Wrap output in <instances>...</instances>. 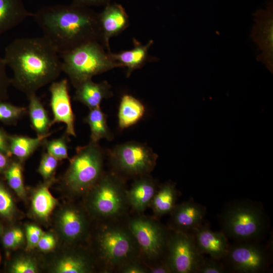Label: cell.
Here are the masks:
<instances>
[{"label": "cell", "instance_id": "12", "mask_svg": "<svg viewBox=\"0 0 273 273\" xmlns=\"http://www.w3.org/2000/svg\"><path fill=\"white\" fill-rule=\"evenodd\" d=\"M254 24L250 36L261 53L257 59L271 73L273 70V2L270 0L265 8L254 14Z\"/></svg>", "mask_w": 273, "mask_h": 273}, {"label": "cell", "instance_id": "17", "mask_svg": "<svg viewBox=\"0 0 273 273\" xmlns=\"http://www.w3.org/2000/svg\"><path fill=\"white\" fill-rule=\"evenodd\" d=\"M158 188L157 182L149 174L135 178L127 190L128 206L136 212H143L150 205Z\"/></svg>", "mask_w": 273, "mask_h": 273}, {"label": "cell", "instance_id": "6", "mask_svg": "<svg viewBox=\"0 0 273 273\" xmlns=\"http://www.w3.org/2000/svg\"><path fill=\"white\" fill-rule=\"evenodd\" d=\"M104 151L99 142L90 141L77 147L63 177L65 186L74 194L88 192L104 173Z\"/></svg>", "mask_w": 273, "mask_h": 273}, {"label": "cell", "instance_id": "44", "mask_svg": "<svg viewBox=\"0 0 273 273\" xmlns=\"http://www.w3.org/2000/svg\"><path fill=\"white\" fill-rule=\"evenodd\" d=\"M10 157L0 152V173H4L7 168L11 161Z\"/></svg>", "mask_w": 273, "mask_h": 273}, {"label": "cell", "instance_id": "9", "mask_svg": "<svg viewBox=\"0 0 273 273\" xmlns=\"http://www.w3.org/2000/svg\"><path fill=\"white\" fill-rule=\"evenodd\" d=\"M128 227L144 258L156 262L164 258L169 234L156 219L142 215L130 218Z\"/></svg>", "mask_w": 273, "mask_h": 273}, {"label": "cell", "instance_id": "29", "mask_svg": "<svg viewBox=\"0 0 273 273\" xmlns=\"http://www.w3.org/2000/svg\"><path fill=\"white\" fill-rule=\"evenodd\" d=\"M21 163L18 160L11 161L4 173L10 188L18 196L23 198L25 196L26 192Z\"/></svg>", "mask_w": 273, "mask_h": 273}, {"label": "cell", "instance_id": "35", "mask_svg": "<svg viewBox=\"0 0 273 273\" xmlns=\"http://www.w3.org/2000/svg\"><path fill=\"white\" fill-rule=\"evenodd\" d=\"M9 270L13 273H35L38 269L33 260L28 257H21L11 263Z\"/></svg>", "mask_w": 273, "mask_h": 273}, {"label": "cell", "instance_id": "2", "mask_svg": "<svg viewBox=\"0 0 273 273\" xmlns=\"http://www.w3.org/2000/svg\"><path fill=\"white\" fill-rule=\"evenodd\" d=\"M32 17L59 55L89 41H102L99 14L88 7L47 5Z\"/></svg>", "mask_w": 273, "mask_h": 273}, {"label": "cell", "instance_id": "18", "mask_svg": "<svg viewBox=\"0 0 273 273\" xmlns=\"http://www.w3.org/2000/svg\"><path fill=\"white\" fill-rule=\"evenodd\" d=\"M58 224L64 238L69 242H75L84 235L87 221L81 210L74 206H69L60 212Z\"/></svg>", "mask_w": 273, "mask_h": 273}, {"label": "cell", "instance_id": "22", "mask_svg": "<svg viewBox=\"0 0 273 273\" xmlns=\"http://www.w3.org/2000/svg\"><path fill=\"white\" fill-rule=\"evenodd\" d=\"M145 107L138 99L129 95L121 99L118 113V126L123 129L137 123L144 116Z\"/></svg>", "mask_w": 273, "mask_h": 273}, {"label": "cell", "instance_id": "38", "mask_svg": "<svg viewBox=\"0 0 273 273\" xmlns=\"http://www.w3.org/2000/svg\"><path fill=\"white\" fill-rule=\"evenodd\" d=\"M26 232L28 249L36 247L39 239L44 233L40 228L34 224L27 225Z\"/></svg>", "mask_w": 273, "mask_h": 273}, {"label": "cell", "instance_id": "32", "mask_svg": "<svg viewBox=\"0 0 273 273\" xmlns=\"http://www.w3.org/2000/svg\"><path fill=\"white\" fill-rule=\"evenodd\" d=\"M15 212L13 198L4 184L0 181V215L11 219Z\"/></svg>", "mask_w": 273, "mask_h": 273}, {"label": "cell", "instance_id": "42", "mask_svg": "<svg viewBox=\"0 0 273 273\" xmlns=\"http://www.w3.org/2000/svg\"><path fill=\"white\" fill-rule=\"evenodd\" d=\"M148 272L150 273H171L172 271L167 263L165 257L162 260L156 262L150 267Z\"/></svg>", "mask_w": 273, "mask_h": 273}, {"label": "cell", "instance_id": "19", "mask_svg": "<svg viewBox=\"0 0 273 273\" xmlns=\"http://www.w3.org/2000/svg\"><path fill=\"white\" fill-rule=\"evenodd\" d=\"M73 97L89 110L100 107L102 101L112 96L111 87L107 81L95 82L92 79L86 80L77 86Z\"/></svg>", "mask_w": 273, "mask_h": 273}, {"label": "cell", "instance_id": "5", "mask_svg": "<svg viewBox=\"0 0 273 273\" xmlns=\"http://www.w3.org/2000/svg\"><path fill=\"white\" fill-rule=\"evenodd\" d=\"M107 221L97 238L100 258L107 272L117 270L140 255L136 243L128 225Z\"/></svg>", "mask_w": 273, "mask_h": 273}, {"label": "cell", "instance_id": "34", "mask_svg": "<svg viewBox=\"0 0 273 273\" xmlns=\"http://www.w3.org/2000/svg\"><path fill=\"white\" fill-rule=\"evenodd\" d=\"M24 239L22 231L19 228H14L9 230L4 234L2 243L5 248L14 249L22 244Z\"/></svg>", "mask_w": 273, "mask_h": 273}, {"label": "cell", "instance_id": "4", "mask_svg": "<svg viewBox=\"0 0 273 273\" xmlns=\"http://www.w3.org/2000/svg\"><path fill=\"white\" fill-rule=\"evenodd\" d=\"M106 53L99 41H92L82 44L60 55L62 72L75 88L93 76L114 68L122 67Z\"/></svg>", "mask_w": 273, "mask_h": 273}, {"label": "cell", "instance_id": "7", "mask_svg": "<svg viewBox=\"0 0 273 273\" xmlns=\"http://www.w3.org/2000/svg\"><path fill=\"white\" fill-rule=\"evenodd\" d=\"M88 192L89 210L100 219L111 221L120 218L129 206L124 178L113 171L104 173Z\"/></svg>", "mask_w": 273, "mask_h": 273}, {"label": "cell", "instance_id": "16", "mask_svg": "<svg viewBox=\"0 0 273 273\" xmlns=\"http://www.w3.org/2000/svg\"><path fill=\"white\" fill-rule=\"evenodd\" d=\"M102 42L110 52L109 40L124 30L129 25L128 16L123 7L117 4H107L99 14Z\"/></svg>", "mask_w": 273, "mask_h": 273}, {"label": "cell", "instance_id": "46", "mask_svg": "<svg viewBox=\"0 0 273 273\" xmlns=\"http://www.w3.org/2000/svg\"><path fill=\"white\" fill-rule=\"evenodd\" d=\"M0 260H1V257H0Z\"/></svg>", "mask_w": 273, "mask_h": 273}, {"label": "cell", "instance_id": "3", "mask_svg": "<svg viewBox=\"0 0 273 273\" xmlns=\"http://www.w3.org/2000/svg\"><path fill=\"white\" fill-rule=\"evenodd\" d=\"M222 232L237 242H259L265 234L268 222L262 208L255 202H231L220 216Z\"/></svg>", "mask_w": 273, "mask_h": 273}, {"label": "cell", "instance_id": "45", "mask_svg": "<svg viewBox=\"0 0 273 273\" xmlns=\"http://www.w3.org/2000/svg\"><path fill=\"white\" fill-rule=\"evenodd\" d=\"M1 231H2V228H1V225L0 224V233L1 232Z\"/></svg>", "mask_w": 273, "mask_h": 273}, {"label": "cell", "instance_id": "27", "mask_svg": "<svg viewBox=\"0 0 273 273\" xmlns=\"http://www.w3.org/2000/svg\"><path fill=\"white\" fill-rule=\"evenodd\" d=\"M107 115L103 112L100 107L89 110L84 119L90 128V141L99 142L102 139L111 141L113 134L109 129L107 123Z\"/></svg>", "mask_w": 273, "mask_h": 273}, {"label": "cell", "instance_id": "37", "mask_svg": "<svg viewBox=\"0 0 273 273\" xmlns=\"http://www.w3.org/2000/svg\"><path fill=\"white\" fill-rule=\"evenodd\" d=\"M7 66L4 58L0 56V102L8 99V89L12 84L11 78L7 73Z\"/></svg>", "mask_w": 273, "mask_h": 273}, {"label": "cell", "instance_id": "23", "mask_svg": "<svg viewBox=\"0 0 273 273\" xmlns=\"http://www.w3.org/2000/svg\"><path fill=\"white\" fill-rule=\"evenodd\" d=\"M52 133L36 138L21 135H10L9 151L11 156H15L22 162L29 158L44 141Z\"/></svg>", "mask_w": 273, "mask_h": 273}, {"label": "cell", "instance_id": "21", "mask_svg": "<svg viewBox=\"0 0 273 273\" xmlns=\"http://www.w3.org/2000/svg\"><path fill=\"white\" fill-rule=\"evenodd\" d=\"M133 43L134 47L131 50L116 54L110 53L111 57L114 61L119 63L122 67L127 68V77L145 64L148 59L149 50L153 43V40H150L146 44L143 45L134 38Z\"/></svg>", "mask_w": 273, "mask_h": 273}, {"label": "cell", "instance_id": "33", "mask_svg": "<svg viewBox=\"0 0 273 273\" xmlns=\"http://www.w3.org/2000/svg\"><path fill=\"white\" fill-rule=\"evenodd\" d=\"M58 161L57 158L47 152L42 154L38 172L44 179L47 180L53 178Z\"/></svg>", "mask_w": 273, "mask_h": 273}, {"label": "cell", "instance_id": "15", "mask_svg": "<svg viewBox=\"0 0 273 273\" xmlns=\"http://www.w3.org/2000/svg\"><path fill=\"white\" fill-rule=\"evenodd\" d=\"M190 234L199 252L214 259H222L230 245L222 232H213L206 224H201Z\"/></svg>", "mask_w": 273, "mask_h": 273}, {"label": "cell", "instance_id": "1", "mask_svg": "<svg viewBox=\"0 0 273 273\" xmlns=\"http://www.w3.org/2000/svg\"><path fill=\"white\" fill-rule=\"evenodd\" d=\"M3 58L13 72L12 84L27 97L56 81L62 72L59 53L43 36L14 39Z\"/></svg>", "mask_w": 273, "mask_h": 273}, {"label": "cell", "instance_id": "40", "mask_svg": "<svg viewBox=\"0 0 273 273\" xmlns=\"http://www.w3.org/2000/svg\"><path fill=\"white\" fill-rule=\"evenodd\" d=\"M56 243V239L53 235L44 233L39 239L37 247L42 251H49L55 247Z\"/></svg>", "mask_w": 273, "mask_h": 273}, {"label": "cell", "instance_id": "8", "mask_svg": "<svg viewBox=\"0 0 273 273\" xmlns=\"http://www.w3.org/2000/svg\"><path fill=\"white\" fill-rule=\"evenodd\" d=\"M107 154L113 171L124 178L149 174L158 157L147 145L132 141L115 146Z\"/></svg>", "mask_w": 273, "mask_h": 273}, {"label": "cell", "instance_id": "36", "mask_svg": "<svg viewBox=\"0 0 273 273\" xmlns=\"http://www.w3.org/2000/svg\"><path fill=\"white\" fill-rule=\"evenodd\" d=\"M219 260L209 258L203 257L200 263L196 272L199 273H223L226 268L223 263H220Z\"/></svg>", "mask_w": 273, "mask_h": 273}, {"label": "cell", "instance_id": "14", "mask_svg": "<svg viewBox=\"0 0 273 273\" xmlns=\"http://www.w3.org/2000/svg\"><path fill=\"white\" fill-rule=\"evenodd\" d=\"M205 208L190 200L176 204L171 213L169 227L172 231L191 233L202 223Z\"/></svg>", "mask_w": 273, "mask_h": 273}, {"label": "cell", "instance_id": "24", "mask_svg": "<svg viewBox=\"0 0 273 273\" xmlns=\"http://www.w3.org/2000/svg\"><path fill=\"white\" fill-rule=\"evenodd\" d=\"M177 196V191L175 184L166 182L158 188L151 203L154 215L160 217L170 213L175 206Z\"/></svg>", "mask_w": 273, "mask_h": 273}, {"label": "cell", "instance_id": "13", "mask_svg": "<svg viewBox=\"0 0 273 273\" xmlns=\"http://www.w3.org/2000/svg\"><path fill=\"white\" fill-rule=\"evenodd\" d=\"M50 106L53 115L52 125L63 123L66 125L65 134L76 136L75 130V116L72 111L69 93L68 81L66 79L53 81L49 88Z\"/></svg>", "mask_w": 273, "mask_h": 273}, {"label": "cell", "instance_id": "20", "mask_svg": "<svg viewBox=\"0 0 273 273\" xmlns=\"http://www.w3.org/2000/svg\"><path fill=\"white\" fill-rule=\"evenodd\" d=\"M32 16L23 0H0V35Z\"/></svg>", "mask_w": 273, "mask_h": 273}, {"label": "cell", "instance_id": "41", "mask_svg": "<svg viewBox=\"0 0 273 273\" xmlns=\"http://www.w3.org/2000/svg\"><path fill=\"white\" fill-rule=\"evenodd\" d=\"M10 135L3 128L0 127V152L11 157L9 151Z\"/></svg>", "mask_w": 273, "mask_h": 273}, {"label": "cell", "instance_id": "11", "mask_svg": "<svg viewBox=\"0 0 273 273\" xmlns=\"http://www.w3.org/2000/svg\"><path fill=\"white\" fill-rule=\"evenodd\" d=\"M167 240L165 258L172 272H196L203 256L190 233L172 231Z\"/></svg>", "mask_w": 273, "mask_h": 273}, {"label": "cell", "instance_id": "25", "mask_svg": "<svg viewBox=\"0 0 273 273\" xmlns=\"http://www.w3.org/2000/svg\"><path fill=\"white\" fill-rule=\"evenodd\" d=\"M53 178L40 185L35 190L32 198L31 208L34 215L41 220H46L58 202L49 190Z\"/></svg>", "mask_w": 273, "mask_h": 273}, {"label": "cell", "instance_id": "43", "mask_svg": "<svg viewBox=\"0 0 273 273\" xmlns=\"http://www.w3.org/2000/svg\"><path fill=\"white\" fill-rule=\"evenodd\" d=\"M110 0H72V4L76 5L88 7L97 6L107 4Z\"/></svg>", "mask_w": 273, "mask_h": 273}, {"label": "cell", "instance_id": "39", "mask_svg": "<svg viewBox=\"0 0 273 273\" xmlns=\"http://www.w3.org/2000/svg\"><path fill=\"white\" fill-rule=\"evenodd\" d=\"M118 271L122 273H147L149 269L139 259H136L127 263Z\"/></svg>", "mask_w": 273, "mask_h": 273}, {"label": "cell", "instance_id": "10", "mask_svg": "<svg viewBox=\"0 0 273 273\" xmlns=\"http://www.w3.org/2000/svg\"><path fill=\"white\" fill-rule=\"evenodd\" d=\"M268 247L258 242H237L229 245L222 259L225 267L242 273H256L265 270L271 263Z\"/></svg>", "mask_w": 273, "mask_h": 273}, {"label": "cell", "instance_id": "30", "mask_svg": "<svg viewBox=\"0 0 273 273\" xmlns=\"http://www.w3.org/2000/svg\"><path fill=\"white\" fill-rule=\"evenodd\" d=\"M27 107L15 106L7 101L0 102V121L15 125L27 113Z\"/></svg>", "mask_w": 273, "mask_h": 273}, {"label": "cell", "instance_id": "28", "mask_svg": "<svg viewBox=\"0 0 273 273\" xmlns=\"http://www.w3.org/2000/svg\"><path fill=\"white\" fill-rule=\"evenodd\" d=\"M91 269L88 259L81 254L76 253L60 258L55 264L54 271L57 273H85Z\"/></svg>", "mask_w": 273, "mask_h": 273}, {"label": "cell", "instance_id": "31", "mask_svg": "<svg viewBox=\"0 0 273 273\" xmlns=\"http://www.w3.org/2000/svg\"><path fill=\"white\" fill-rule=\"evenodd\" d=\"M68 136L66 134L57 139L46 140L43 144L47 152L58 160L68 159Z\"/></svg>", "mask_w": 273, "mask_h": 273}, {"label": "cell", "instance_id": "26", "mask_svg": "<svg viewBox=\"0 0 273 273\" xmlns=\"http://www.w3.org/2000/svg\"><path fill=\"white\" fill-rule=\"evenodd\" d=\"M27 98L29 100L27 113L32 128L37 136L48 134L51 132L50 128L52 126V120L49 118L47 111L36 94Z\"/></svg>", "mask_w": 273, "mask_h": 273}]
</instances>
